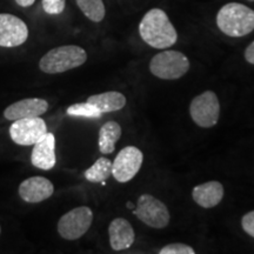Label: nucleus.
Masks as SVG:
<instances>
[{"label":"nucleus","mask_w":254,"mask_h":254,"mask_svg":"<svg viewBox=\"0 0 254 254\" xmlns=\"http://www.w3.org/2000/svg\"><path fill=\"white\" fill-rule=\"evenodd\" d=\"M141 39L153 49L165 50L177 43L178 34L168 15L160 8H152L139 25Z\"/></svg>","instance_id":"f257e3e1"},{"label":"nucleus","mask_w":254,"mask_h":254,"mask_svg":"<svg viewBox=\"0 0 254 254\" xmlns=\"http://www.w3.org/2000/svg\"><path fill=\"white\" fill-rule=\"evenodd\" d=\"M217 25L228 37H245L254 31V9L240 2H228L219 9Z\"/></svg>","instance_id":"f03ea898"},{"label":"nucleus","mask_w":254,"mask_h":254,"mask_svg":"<svg viewBox=\"0 0 254 254\" xmlns=\"http://www.w3.org/2000/svg\"><path fill=\"white\" fill-rule=\"evenodd\" d=\"M87 53L77 45L59 46L49 51L39 62V67L47 74H57L84 65Z\"/></svg>","instance_id":"7ed1b4c3"},{"label":"nucleus","mask_w":254,"mask_h":254,"mask_svg":"<svg viewBox=\"0 0 254 254\" xmlns=\"http://www.w3.org/2000/svg\"><path fill=\"white\" fill-rule=\"evenodd\" d=\"M190 60L179 51H163L155 55L150 62V71L163 80H176L189 72Z\"/></svg>","instance_id":"20e7f679"},{"label":"nucleus","mask_w":254,"mask_h":254,"mask_svg":"<svg viewBox=\"0 0 254 254\" xmlns=\"http://www.w3.org/2000/svg\"><path fill=\"white\" fill-rule=\"evenodd\" d=\"M190 118L199 127L209 128L218 124L220 117V103L213 91H206L190 101Z\"/></svg>","instance_id":"39448f33"},{"label":"nucleus","mask_w":254,"mask_h":254,"mask_svg":"<svg viewBox=\"0 0 254 254\" xmlns=\"http://www.w3.org/2000/svg\"><path fill=\"white\" fill-rule=\"evenodd\" d=\"M133 214L152 228H165L171 219L166 205L151 194L139 196Z\"/></svg>","instance_id":"423d86ee"},{"label":"nucleus","mask_w":254,"mask_h":254,"mask_svg":"<svg viewBox=\"0 0 254 254\" xmlns=\"http://www.w3.org/2000/svg\"><path fill=\"white\" fill-rule=\"evenodd\" d=\"M93 221V212L87 206L73 208L64 214L58 221L60 237L66 240H77L91 227Z\"/></svg>","instance_id":"0eeeda50"},{"label":"nucleus","mask_w":254,"mask_h":254,"mask_svg":"<svg viewBox=\"0 0 254 254\" xmlns=\"http://www.w3.org/2000/svg\"><path fill=\"white\" fill-rule=\"evenodd\" d=\"M142 161L144 154L138 147L126 146L112 163V176L118 183H128L140 171Z\"/></svg>","instance_id":"6e6552de"},{"label":"nucleus","mask_w":254,"mask_h":254,"mask_svg":"<svg viewBox=\"0 0 254 254\" xmlns=\"http://www.w3.org/2000/svg\"><path fill=\"white\" fill-rule=\"evenodd\" d=\"M46 132V123L39 117L14 120L9 127V136L20 146H33Z\"/></svg>","instance_id":"1a4fd4ad"},{"label":"nucleus","mask_w":254,"mask_h":254,"mask_svg":"<svg viewBox=\"0 0 254 254\" xmlns=\"http://www.w3.org/2000/svg\"><path fill=\"white\" fill-rule=\"evenodd\" d=\"M27 38L28 28L20 18L13 14L0 13V46H20Z\"/></svg>","instance_id":"9d476101"},{"label":"nucleus","mask_w":254,"mask_h":254,"mask_svg":"<svg viewBox=\"0 0 254 254\" xmlns=\"http://www.w3.org/2000/svg\"><path fill=\"white\" fill-rule=\"evenodd\" d=\"M18 192L24 201L37 204L49 199L55 192V186L44 177H31L19 185Z\"/></svg>","instance_id":"9b49d317"},{"label":"nucleus","mask_w":254,"mask_h":254,"mask_svg":"<svg viewBox=\"0 0 254 254\" xmlns=\"http://www.w3.org/2000/svg\"><path fill=\"white\" fill-rule=\"evenodd\" d=\"M31 161L33 166L40 170L49 171L55 167L56 158V138L52 133L46 132L33 145Z\"/></svg>","instance_id":"f8f14e48"},{"label":"nucleus","mask_w":254,"mask_h":254,"mask_svg":"<svg viewBox=\"0 0 254 254\" xmlns=\"http://www.w3.org/2000/svg\"><path fill=\"white\" fill-rule=\"evenodd\" d=\"M49 110V103L40 98H27L9 105L4 111V117L7 120H18L23 118L40 117Z\"/></svg>","instance_id":"ddd939ff"},{"label":"nucleus","mask_w":254,"mask_h":254,"mask_svg":"<svg viewBox=\"0 0 254 254\" xmlns=\"http://www.w3.org/2000/svg\"><path fill=\"white\" fill-rule=\"evenodd\" d=\"M109 236L111 247L118 252L129 249L135 240V233L132 225L124 218L112 220L109 227Z\"/></svg>","instance_id":"4468645a"},{"label":"nucleus","mask_w":254,"mask_h":254,"mask_svg":"<svg viewBox=\"0 0 254 254\" xmlns=\"http://www.w3.org/2000/svg\"><path fill=\"white\" fill-rule=\"evenodd\" d=\"M192 198L202 208H213L224 198V186L219 182H207L195 186Z\"/></svg>","instance_id":"2eb2a0df"},{"label":"nucleus","mask_w":254,"mask_h":254,"mask_svg":"<svg viewBox=\"0 0 254 254\" xmlns=\"http://www.w3.org/2000/svg\"><path fill=\"white\" fill-rule=\"evenodd\" d=\"M87 101L92 105H94L101 113H110L116 112L124 109L126 105V97L123 93L117 91L104 92L100 94L91 95Z\"/></svg>","instance_id":"dca6fc26"},{"label":"nucleus","mask_w":254,"mask_h":254,"mask_svg":"<svg viewBox=\"0 0 254 254\" xmlns=\"http://www.w3.org/2000/svg\"><path fill=\"white\" fill-rule=\"evenodd\" d=\"M122 126H120L117 122L110 120V122L105 123L104 125L100 127L99 138H98V146H99V151L101 153H113L117 141H118L120 136H122Z\"/></svg>","instance_id":"f3484780"},{"label":"nucleus","mask_w":254,"mask_h":254,"mask_svg":"<svg viewBox=\"0 0 254 254\" xmlns=\"http://www.w3.org/2000/svg\"><path fill=\"white\" fill-rule=\"evenodd\" d=\"M84 174L90 183H104L112 176V161L101 157Z\"/></svg>","instance_id":"a211bd4d"},{"label":"nucleus","mask_w":254,"mask_h":254,"mask_svg":"<svg viewBox=\"0 0 254 254\" xmlns=\"http://www.w3.org/2000/svg\"><path fill=\"white\" fill-rule=\"evenodd\" d=\"M78 7L93 23H100L105 18L106 9L103 0H75Z\"/></svg>","instance_id":"6ab92c4d"},{"label":"nucleus","mask_w":254,"mask_h":254,"mask_svg":"<svg viewBox=\"0 0 254 254\" xmlns=\"http://www.w3.org/2000/svg\"><path fill=\"white\" fill-rule=\"evenodd\" d=\"M66 113L71 117H81V118L88 119H99L103 116V113L94 105L88 103V101L71 105L67 111H66Z\"/></svg>","instance_id":"aec40b11"},{"label":"nucleus","mask_w":254,"mask_h":254,"mask_svg":"<svg viewBox=\"0 0 254 254\" xmlns=\"http://www.w3.org/2000/svg\"><path fill=\"white\" fill-rule=\"evenodd\" d=\"M160 254H194L195 251L192 247L183 243H173L164 246L159 251Z\"/></svg>","instance_id":"412c9836"},{"label":"nucleus","mask_w":254,"mask_h":254,"mask_svg":"<svg viewBox=\"0 0 254 254\" xmlns=\"http://www.w3.org/2000/svg\"><path fill=\"white\" fill-rule=\"evenodd\" d=\"M41 5L47 14H60L65 9L66 0H43Z\"/></svg>","instance_id":"4be33fe9"},{"label":"nucleus","mask_w":254,"mask_h":254,"mask_svg":"<svg viewBox=\"0 0 254 254\" xmlns=\"http://www.w3.org/2000/svg\"><path fill=\"white\" fill-rule=\"evenodd\" d=\"M241 227L249 234L250 237L254 238V211L247 212L241 219Z\"/></svg>","instance_id":"5701e85b"},{"label":"nucleus","mask_w":254,"mask_h":254,"mask_svg":"<svg viewBox=\"0 0 254 254\" xmlns=\"http://www.w3.org/2000/svg\"><path fill=\"white\" fill-rule=\"evenodd\" d=\"M245 59L246 62L251 64V65H254V41L250 44L249 46H247V49L245 50Z\"/></svg>","instance_id":"b1692460"},{"label":"nucleus","mask_w":254,"mask_h":254,"mask_svg":"<svg viewBox=\"0 0 254 254\" xmlns=\"http://www.w3.org/2000/svg\"><path fill=\"white\" fill-rule=\"evenodd\" d=\"M34 1L36 0H15V2L19 6H21V7H30V6L34 4Z\"/></svg>","instance_id":"393cba45"},{"label":"nucleus","mask_w":254,"mask_h":254,"mask_svg":"<svg viewBox=\"0 0 254 254\" xmlns=\"http://www.w3.org/2000/svg\"><path fill=\"white\" fill-rule=\"evenodd\" d=\"M126 206H127V208L132 209V211H133V209H134V208H135V207H134V205H133L131 201H128V202H127V204H126Z\"/></svg>","instance_id":"a878e982"},{"label":"nucleus","mask_w":254,"mask_h":254,"mask_svg":"<svg viewBox=\"0 0 254 254\" xmlns=\"http://www.w3.org/2000/svg\"><path fill=\"white\" fill-rule=\"evenodd\" d=\"M247 1H251V2H254V0H247Z\"/></svg>","instance_id":"bb28decb"},{"label":"nucleus","mask_w":254,"mask_h":254,"mask_svg":"<svg viewBox=\"0 0 254 254\" xmlns=\"http://www.w3.org/2000/svg\"><path fill=\"white\" fill-rule=\"evenodd\" d=\"M0 233H1V228H0Z\"/></svg>","instance_id":"cd10ccee"}]
</instances>
